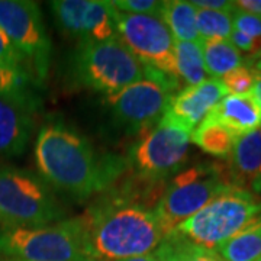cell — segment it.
<instances>
[{"mask_svg":"<svg viewBox=\"0 0 261 261\" xmlns=\"http://www.w3.org/2000/svg\"><path fill=\"white\" fill-rule=\"evenodd\" d=\"M0 63L27 67L25 60H23L22 56L16 51V48L12 45L9 38H8V35L3 32V29L2 28H0ZM27 68H28V67H27Z\"/></svg>","mask_w":261,"mask_h":261,"instance_id":"f546056e","label":"cell"},{"mask_svg":"<svg viewBox=\"0 0 261 261\" xmlns=\"http://www.w3.org/2000/svg\"><path fill=\"white\" fill-rule=\"evenodd\" d=\"M0 28L41 86L48 75L53 47L37 2L0 0Z\"/></svg>","mask_w":261,"mask_h":261,"instance_id":"9c48e42d","label":"cell"},{"mask_svg":"<svg viewBox=\"0 0 261 261\" xmlns=\"http://www.w3.org/2000/svg\"><path fill=\"white\" fill-rule=\"evenodd\" d=\"M160 18L164 20L176 41H202L196 25V8L192 5V2H163Z\"/></svg>","mask_w":261,"mask_h":261,"instance_id":"d6986e66","label":"cell"},{"mask_svg":"<svg viewBox=\"0 0 261 261\" xmlns=\"http://www.w3.org/2000/svg\"><path fill=\"white\" fill-rule=\"evenodd\" d=\"M232 25L233 29L241 31L244 34L250 35L254 39L261 41V18L251 13H247L240 9L232 10Z\"/></svg>","mask_w":261,"mask_h":261,"instance_id":"83f0119b","label":"cell"},{"mask_svg":"<svg viewBox=\"0 0 261 261\" xmlns=\"http://www.w3.org/2000/svg\"><path fill=\"white\" fill-rule=\"evenodd\" d=\"M112 18L118 38L142 64L155 68L178 82L174 54L176 39L163 19L123 13L113 5Z\"/></svg>","mask_w":261,"mask_h":261,"instance_id":"30bf717a","label":"cell"},{"mask_svg":"<svg viewBox=\"0 0 261 261\" xmlns=\"http://www.w3.org/2000/svg\"><path fill=\"white\" fill-rule=\"evenodd\" d=\"M176 68L178 79H181L187 86H196L206 80L205 60L202 41H176Z\"/></svg>","mask_w":261,"mask_h":261,"instance_id":"7402d4cb","label":"cell"},{"mask_svg":"<svg viewBox=\"0 0 261 261\" xmlns=\"http://www.w3.org/2000/svg\"><path fill=\"white\" fill-rule=\"evenodd\" d=\"M38 109L39 103L0 97V161L25 151Z\"/></svg>","mask_w":261,"mask_h":261,"instance_id":"4fadbf2b","label":"cell"},{"mask_svg":"<svg viewBox=\"0 0 261 261\" xmlns=\"http://www.w3.org/2000/svg\"><path fill=\"white\" fill-rule=\"evenodd\" d=\"M92 261H121L148 255L166 238L154 209L108 196L83 215Z\"/></svg>","mask_w":261,"mask_h":261,"instance_id":"7a4b0ae2","label":"cell"},{"mask_svg":"<svg viewBox=\"0 0 261 261\" xmlns=\"http://www.w3.org/2000/svg\"><path fill=\"white\" fill-rule=\"evenodd\" d=\"M87 0H56L49 2L58 29L68 37L82 39V23Z\"/></svg>","mask_w":261,"mask_h":261,"instance_id":"603a6c76","label":"cell"},{"mask_svg":"<svg viewBox=\"0 0 261 261\" xmlns=\"http://www.w3.org/2000/svg\"><path fill=\"white\" fill-rule=\"evenodd\" d=\"M168 235L173 237L174 243L177 245L181 261H215L216 257H218V252L215 250H209V248L190 243L189 240L181 237L180 233L170 232Z\"/></svg>","mask_w":261,"mask_h":261,"instance_id":"484cf974","label":"cell"},{"mask_svg":"<svg viewBox=\"0 0 261 261\" xmlns=\"http://www.w3.org/2000/svg\"><path fill=\"white\" fill-rule=\"evenodd\" d=\"M215 251L225 261H257L261 257V215Z\"/></svg>","mask_w":261,"mask_h":261,"instance_id":"2e32d148","label":"cell"},{"mask_svg":"<svg viewBox=\"0 0 261 261\" xmlns=\"http://www.w3.org/2000/svg\"><path fill=\"white\" fill-rule=\"evenodd\" d=\"M257 261H261V257H260V258H258V260H257Z\"/></svg>","mask_w":261,"mask_h":261,"instance_id":"8d00e7d4","label":"cell"},{"mask_svg":"<svg viewBox=\"0 0 261 261\" xmlns=\"http://www.w3.org/2000/svg\"><path fill=\"white\" fill-rule=\"evenodd\" d=\"M64 216L63 206L42 178L20 168H0L2 226H47Z\"/></svg>","mask_w":261,"mask_h":261,"instance_id":"5b68a950","label":"cell"},{"mask_svg":"<svg viewBox=\"0 0 261 261\" xmlns=\"http://www.w3.org/2000/svg\"><path fill=\"white\" fill-rule=\"evenodd\" d=\"M255 79H257L255 68L252 70L251 67L243 64L224 75L222 83L229 94H247L252 92Z\"/></svg>","mask_w":261,"mask_h":261,"instance_id":"d4e9b609","label":"cell"},{"mask_svg":"<svg viewBox=\"0 0 261 261\" xmlns=\"http://www.w3.org/2000/svg\"><path fill=\"white\" fill-rule=\"evenodd\" d=\"M229 41L232 42V45L238 51H243L248 56L258 57L261 54V41L254 39V38L244 34L241 31L233 29L231 37H229Z\"/></svg>","mask_w":261,"mask_h":261,"instance_id":"f1b7e54d","label":"cell"},{"mask_svg":"<svg viewBox=\"0 0 261 261\" xmlns=\"http://www.w3.org/2000/svg\"><path fill=\"white\" fill-rule=\"evenodd\" d=\"M254 67H255L257 71H261V54L257 57V60H255V63H254Z\"/></svg>","mask_w":261,"mask_h":261,"instance_id":"e575fe53","label":"cell"},{"mask_svg":"<svg viewBox=\"0 0 261 261\" xmlns=\"http://www.w3.org/2000/svg\"><path fill=\"white\" fill-rule=\"evenodd\" d=\"M121 261H154V258H152V254H148V255L135 257V258H126V260H121Z\"/></svg>","mask_w":261,"mask_h":261,"instance_id":"836d02e7","label":"cell"},{"mask_svg":"<svg viewBox=\"0 0 261 261\" xmlns=\"http://www.w3.org/2000/svg\"><path fill=\"white\" fill-rule=\"evenodd\" d=\"M38 82L27 67L0 63V97L39 103Z\"/></svg>","mask_w":261,"mask_h":261,"instance_id":"44dd1931","label":"cell"},{"mask_svg":"<svg viewBox=\"0 0 261 261\" xmlns=\"http://www.w3.org/2000/svg\"><path fill=\"white\" fill-rule=\"evenodd\" d=\"M206 73L212 79H221L244 63L241 53L229 39H202Z\"/></svg>","mask_w":261,"mask_h":261,"instance_id":"ffe728a7","label":"cell"},{"mask_svg":"<svg viewBox=\"0 0 261 261\" xmlns=\"http://www.w3.org/2000/svg\"><path fill=\"white\" fill-rule=\"evenodd\" d=\"M196 25L200 39H229L233 31L232 13L196 8Z\"/></svg>","mask_w":261,"mask_h":261,"instance_id":"cb8c5ba5","label":"cell"},{"mask_svg":"<svg viewBox=\"0 0 261 261\" xmlns=\"http://www.w3.org/2000/svg\"><path fill=\"white\" fill-rule=\"evenodd\" d=\"M231 178L235 186L251 185L261 190V128L238 137L231 154Z\"/></svg>","mask_w":261,"mask_h":261,"instance_id":"9a60e30c","label":"cell"},{"mask_svg":"<svg viewBox=\"0 0 261 261\" xmlns=\"http://www.w3.org/2000/svg\"><path fill=\"white\" fill-rule=\"evenodd\" d=\"M226 94L228 90L219 79H206L196 86H187L171 97L163 119L192 134Z\"/></svg>","mask_w":261,"mask_h":261,"instance_id":"7c38bea8","label":"cell"},{"mask_svg":"<svg viewBox=\"0 0 261 261\" xmlns=\"http://www.w3.org/2000/svg\"><path fill=\"white\" fill-rule=\"evenodd\" d=\"M258 74H260V77H261V71H258Z\"/></svg>","mask_w":261,"mask_h":261,"instance_id":"d590c367","label":"cell"},{"mask_svg":"<svg viewBox=\"0 0 261 261\" xmlns=\"http://www.w3.org/2000/svg\"><path fill=\"white\" fill-rule=\"evenodd\" d=\"M178 82L145 65V75L112 94L105 96L112 119L128 134L152 129L164 116Z\"/></svg>","mask_w":261,"mask_h":261,"instance_id":"52a82bcc","label":"cell"},{"mask_svg":"<svg viewBox=\"0 0 261 261\" xmlns=\"http://www.w3.org/2000/svg\"><path fill=\"white\" fill-rule=\"evenodd\" d=\"M112 5L118 10L129 15H147V16H161L163 2L157 0H116Z\"/></svg>","mask_w":261,"mask_h":261,"instance_id":"4316f807","label":"cell"},{"mask_svg":"<svg viewBox=\"0 0 261 261\" xmlns=\"http://www.w3.org/2000/svg\"><path fill=\"white\" fill-rule=\"evenodd\" d=\"M0 254L18 261H92L86 218L35 228L0 225Z\"/></svg>","mask_w":261,"mask_h":261,"instance_id":"3957f363","label":"cell"},{"mask_svg":"<svg viewBox=\"0 0 261 261\" xmlns=\"http://www.w3.org/2000/svg\"><path fill=\"white\" fill-rule=\"evenodd\" d=\"M152 258L154 261H181L177 245L171 235H166L163 243L160 244L157 250L152 252Z\"/></svg>","mask_w":261,"mask_h":261,"instance_id":"4dcf8cb0","label":"cell"},{"mask_svg":"<svg viewBox=\"0 0 261 261\" xmlns=\"http://www.w3.org/2000/svg\"><path fill=\"white\" fill-rule=\"evenodd\" d=\"M237 138L238 137L228 128H225L222 123L207 116L205 121L192 132L190 140L207 154L214 157H219V159H226V157H231Z\"/></svg>","mask_w":261,"mask_h":261,"instance_id":"ac0fdd59","label":"cell"},{"mask_svg":"<svg viewBox=\"0 0 261 261\" xmlns=\"http://www.w3.org/2000/svg\"><path fill=\"white\" fill-rule=\"evenodd\" d=\"M260 215V199L243 187L233 186L181 222L173 232L196 245L216 250Z\"/></svg>","mask_w":261,"mask_h":261,"instance_id":"8992f818","label":"cell"},{"mask_svg":"<svg viewBox=\"0 0 261 261\" xmlns=\"http://www.w3.org/2000/svg\"><path fill=\"white\" fill-rule=\"evenodd\" d=\"M192 5L197 9L219 10V12H229L232 13L235 9V2H225V0H195Z\"/></svg>","mask_w":261,"mask_h":261,"instance_id":"1f68e13d","label":"cell"},{"mask_svg":"<svg viewBox=\"0 0 261 261\" xmlns=\"http://www.w3.org/2000/svg\"><path fill=\"white\" fill-rule=\"evenodd\" d=\"M70 64L77 83L106 96L145 75V65L121 39L79 42Z\"/></svg>","mask_w":261,"mask_h":261,"instance_id":"277c9868","label":"cell"},{"mask_svg":"<svg viewBox=\"0 0 261 261\" xmlns=\"http://www.w3.org/2000/svg\"><path fill=\"white\" fill-rule=\"evenodd\" d=\"M111 39H119L112 18V3L87 0L83 15L80 42H87V41L103 42Z\"/></svg>","mask_w":261,"mask_h":261,"instance_id":"e0dca14e","label":"cell"},{"mask_svg":"<svg viewBox=\"0 0 261 261\" xmlns=\"http://www.w3.org/2000/svg\"><path fill=\"white\" fill-rule=\"evenodd\" d=\"M34 152L42 180L77 200L108 190L128 166L126 160L116 155H100L89 141L63 122L42 125Z\"/></svg>","mask_w":261,"mask_h":261,"instance_id":"6da1fadb","label":"cell"},{"mask_svg":"<svg viewBox=\"0 0 261 261\" xmlns=\"http://www.w3.org/2000/svg\"><path fill=\"white\" fill-rule=\"evenodd\" d=\"M207 116L222 123L237 137L261 128V102L254 92L226 94Z\"/></svg>","mask_w":261,"mask_h":261,"instance_id":"5bb4252c","label":"cell"},{"mask_svg":"<svg viewBox=\"0 0 261 261\" xmlns=\"http://www.w3.org/2000/svg\"><path fill=\"white\" fill-rule=\"evenodd\" d=\"M192 134L161 118L129 152L137 174L151 180H164L177 173L187 160Z\"/></svg>","mask_w":261,"mask_h":261,"instance_id":"8fae6325","label":"cell"},{"mask_svg":"<svg viewBox=\"0 0 261 261\" xmlns=\"http://www.w3.org/2000/svg\"><path fill=\"white\" fill-rule=\"evenodd\" d=\"M235 8L261 18V0H238L235 2Z\"/></svg>","mask_w":261,"mask_h":261,"instance_id":"d6a6232c","label":"cell"},{"mask_svg":"<svg viewBox=\"0 0 261 261\" xmlns=\"http://www.w3.org/2000/svg\"><path fill=\"white\" fill-rule=\"evenodd\" d=\"M216 164H197L180 171L161 196L154 214L166 235L233 187Z\"/></svg>","mask_w":261,"mask_h":261,"instance_id":"ba28073f","label":"cell"}]
</instances>
